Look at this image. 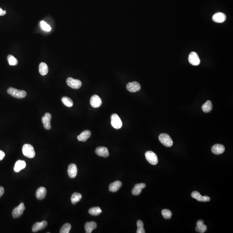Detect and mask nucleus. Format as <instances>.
Here are the masks:
<instances>
[{"instance_id":"f257e3e1","label":"nucleus","mask_w":233,"mask_h":233,"mask_svg":"<svg viewBox=\"0 0 233 233\" xmlns=\"http://www.w3.org/2000/svg\"><path fill=\"white\" fill-rule=\"evenodd\" d=\"M23 154L27 157L32 159L35 156L36 153L33 147L29 144L24 145L22 148Z\"/></svg>"},{"instance_id":"f03ea898","label":"nucleus","mask_w":233,"mask_h":233,"mask_svg":"<svg viewBox=\"0 0 233 233\" xmlns=\"http://www.w3.org/2000/svg\"><path fill=\"white\" fill-rule=\"evenodd\" d=\"M8 93L11 95L12 96L17 99H23L25 97L27 93L24 90H19L14 88L11 87L8 89L7 90Z\"/></svg>"},{"instance_id":"7ed1b4c3","label":"nucleus","mask_w":233,"mask_h":233,"mask_svg":"<svg viewBox=\"0 0 233 233\" xmlns=\"http://www.w3.org/2000/svg\"><path fill=\"white\" fill-rule=\"evenodd\" d=\"M159 140L164 146L168 147L172 146L173 142L168 135L166 134H162L159 136Z\"/></svg>"},{"instance_id":"20e7f679","label":"nucleus","mask_w":233,"mask_h":233,"mask_svg":"<svg viewBox=\"0 0 233 233\" xmlns=\"http://www.w3.org/2000/svg\"><path fill=\"white\" fill-rule=\"evenodd\" d=\"M111 124L116 129H119L122 127L121 120L117 114H113L111 116Z\"/></svg>"},{"instance_id":"39448f33","label":"nucleus","mask_w":233,"mask_h":233,"mask_svg":"<svg viewBox=\"0 0 233 233\" xmlns=\"http://www.w3.org/2000/svg\"><path fill=\"white\" fill-rule=\"evenodd\" d=\"M145 156L148 162L152 165H156L158 162L157 156L154 152L147 151L145 153Z\"/></svg>"},{"instance_id":"423d86ee","label":"nucleus","mask_w":233,"mask_h":233,"mask_svg":"<svg viewBox=\"0 0 233 233\" xmlns=\"http://www.w3.org/2000/svg\"><path fill=\"white\" fill-rule=\"evenodd\" d=\"M67 83L69 87L74 89L80 88L82 86V82L80 80L69 77L67 80Z\"/></svg>"},{"instance_id":"0eeeda50","label":"nucleus","mask_w":233,"mask_h":233,"mask_svg":"<svg viewBox=\"0 0 233 233\" xmlns=\"http://www.w3.org/2000/svg\"><path fill=\"white\" fill-rule=\"evenodd\" d=\"M25 209V207L24 203H21L17 207L15 208L13 211L12 216L15 219L19 218L21 216Z\"/></svg>"},{"instance_id":"6e6552de","label":"nucleus","mask_w":233,"mask_h":233,"mask_svg":"<svg viewBox=\"0 0 233 233\" xmlns=\"http://www.w3.org/2000/svg\"><path fill=\"white\" fill-rule=\"evenodd\" d=\"M127 89L131 93H136L140 90L141 86L138 82H131L127 84Z\"/></svg>"},{"instance_id":"1a4fd4ad","label":"nucleus","mask_w":233,"mask_h":233,"mask_svg":"<svg viewBox=\"0 0 233 233\" xmlns=\"http://www.w3.org/2000/svg\"><path fill=\"white\" fill-rule=\"evenodd\" d=\"M189 61L194 66H198L200 63V60L198 55L195 52H192L189 56Z\"/></svg>"},{"instance_id":"9d476101","label":"nucleus","mask_w":233,"mask_h":233,"mask_svg":"<svg viewBox=\"0 0 233 233\" xmlns=\"http://www.w3.org/2000/svg\"><path fill=\"white\" fill-rule=\"evenodd\" d=\"M52 119V115L49 113L45 114L44 116L42 118V122L44 125V127L46 129H51V120Z\"/></svg>"},{"instance_id":"9b49d317","label":"nucleus","mask_w":233,"mask_h":233,"mask_svg":"<svg viewBox=\"0 0 233 233\" xmlns=\"http://www.w3.org/2000/svg\"><path fill=\"white\" fill-rule=\"evenodd\" d=\"M192 197L193 198L196 199L198 201L209 202L210 200L209 197L208 196H202L200 193L197 191H194L191 194Z\"/></svg>"},{"instance_id":"f8f14e48","label":"nucleus","mask_w":233,"mask_h":233,"mask_svg":"<svg viewBox=\"0 0 233 233\" xmlns=\"http://www.w3.org/2000/svg\"><path fill=\"white\" fill-rule=\"evenodd\" d=\"M48 225V222L46 221H42L40 222L36 223L33 226L32 231L33 232H37L45 228Z\"/></svg>"},{"instance_id":"ddd939ff","label":"nucleus","mask_w":233,"mask_h":233,"mask_svg":"<svg viewBox=\"0 0 233 233\" xmlns=\"http://www.w3.org/2000/svg\"><path fill=\"white\" fill-rule=\"evenodd\" d=\"M90 102L93 107L97 108L101 106L102 104V101L101 98L97 95H94L91 98Z\"/></svg>"},{"instance_id":"4468645a","label":"nucleus","mask_w":233,"mask_h":233,"mask_svg":"<svg viewBox=\"0 0 233 233\" xmlns=\"http://www.w3.org/2000/svg\"><path fill=\"white\" fill-rule=\"evenodd\" d=\"M96 153L98 156L107 158L109 156V150L107 148L105 147H99L96 149Z\"/></svg>"},{"instance_id":"2eb2a0df","label":"nucleus","mask_w":233,"mask_h":233,"mask_svg":"<svg viewBox=\"0 0 233 233\" xmlns=\"http://www.w3.org/2000/svg\"><path fill=\"white\" fill-rule=\"evenodd\" d=\"M212 19L215 22L222 23L225 21L226 16L223 13L219 12L214 15Z\"/></svg>"},{"instance_id":"dca6fc26","label":"nucleus","mask_w":233,"mask_h":233,"mask_svg":"<svg viewBox=\"0 0 233 233\" xmlns=\"http://www.w3.org/2000/svg\"><path fill=\"white\" fill-rule=\"evenodd\" d=\"M68 174L71 178H74L77 174V165L74 164H71L69 165L68 168Z\"/></svg>"},{"instance_id":"f3484780","label":"nucleus","mask_w":233,"mask_h":233,"mask_svg":"<svg viewBox=\"0 0 233 233\" xmlns=\"http://www.w3.org/2000/svg\"><path fill=\"white\" fill-rule=\"evenodd\" d=\"M146 187V184L144 183L137 184L132 191L133 195L134 196L139 195L142 192V189L145 188Z\"/></svg>"},{"instance_id":"a211bd4d","label":"nucleus","mask_w":233,"mask_h":233,"mask_svg":"<svg viewBox=\"0 0 233 233\" xmlns=\"http://www.w3.org/2000/svg\"><path fill=\"white\" fill-rule=\"evenodd\" d=\"M225 151V147L223 145L216 144L214 145L212 148V151L213 153L216 155H220L223 153Z\"/></svg>"},{"instance_id":"6ab92c4d","label":"nucleus","mask_w":233,"mask_h":233,"mask_svg":"<svg viewBox=\"0 0 233 233\" xmlns=\"http://www.w3.org/2000/svg\"><path fill=\"white\" fill-rule=\"evenodd\" d=\"M47 194V190L44 187H40L37 190L36 192V197L38 200H43L46 197Z\"/></svg>"},{"instance_id":"aec40b11","label":"nucleus","mask_w":233,"mask_h":233,"mask_svg":"<svg viewBox=\"0 0 233 233\" xmlns=\"http://www.w3.org/2000/svg\"><path fill=\"white\" fill-rule=\"evenodd\" d=\"M122 185V183L120 181H116L112 183L109 187V190L112 192H116L118 191Z\"/></svg>"},{"instance_id":"412c9836","label":"nucleus","mask_w":233,"mask_h":233,"mask_svg":"<svg viewBox=\"0 0 233 233\" xmlns=\"http://www.w3.org/2000/svg\"><path fill=\"white\" fill-rule=\"evenodd\" d=\"M197 226L196 228V231L198 232L204 233L207 229V226L204 224V221L203 220H200L197 222Z\"/></svg>"},{"instance_id":"4be33fe9","label":"nucleus","mask_w":233,"mask_h":233,"mask_svg":"<svg viewBox=\"0 0 233 233\" xmlns=\"http://www.w3.org/2000/svg\"><path fill=\"white\" fill-rule=\"evenodd\" d=\"M26 166V163L25 161L18 160L16 162L14 167V171L15 172H19L21 170L25 168Z\"/></svg>"},{"instance_id":"5701e85b","label":"nucleus","mask_w":233,"mask_h":233,"mask_svg":"<svg viewBox=\"0 0 233 233\" xmlns=\"http://www.w3.org/2000/svg\"><path fill=\"white\" fill-rule=\"evenodd\" d=\"M91 134L90 131H88V130L84 131L83 132L81 133L78 136V140L79 141H87V139L90 137Z\"/></svg>"},{"instance_id":"b1692460","label":"nucleus","mask_w":233,"mask_h":233,"mask_svg":"<svg viewBox=\"0 0 233 233\" xmlns=\"http://www.w3.org/2000/svg\"><path fill=\"white\" fill-rule=\"evenodd\" d=\"M97 224L94 222H88L85 225V229L87 233H91L96 228Z\"/></svg>"},{"instance_id":"393cba45","label":"nucleus","mask_w":233,"mask_h":233,"mask_svg":"<svg viewBox=\"0 0 233 233\" xmlns=\"http://www.w3.org/2000/svg\"><path fill=\"white\" fill-rule=\"evenodd\" d=\"M39 72L42 76H45L49 72V68L46 64L42 62L39 65Z\"/></svg>"},{"instance_id":"a878e982","label":"nucleus","mask_w":233,"mask_h":233,"mask_svg":"<svg viewBox=\"0 0 233 233\" xmlns=\"http://www.w3.org/2000/svg\"><path fill=\"white\" fill-rule=\"evenodd\" d=\"M213 109V104L210 101L208 100L203 106L202 110L205 113H209Z\"/></svg>"},{"instance_id":"bb28decb","label":"nucleus","mask_w":233,"mask_h":233,"mask_svg":"<svg viewBox=\"0 0 233 233\" xmlns=\"http://www.w3.org/2000/svg\"><path fill=\"white\" fill-rule=\"evenodd\" d=\"M82 195L79 193H75L73 194L71 197V200L74 205H75L78 202H80L82 199Z\"/></svg>"},{"instance_id":"cd10ccee","label":"nucleus","mask_w":233,"mask_h":233,"mask_svg":"<svg viewBox=\"0 0 233 233\" xmlns=\"http://www.w3.org/2000/svg\"><path fill=\"white\" fill-rule=\"evenodd\" d=\"M89 213L93 216H97L102 213V210L99 207L91 208L89 210Z\"/></svg>"},{"instance_id":"c85d7f7f","label":"nucleus","mask_w":233,"mask_h":233,"mask_svg":"<svg viewBox=\"0 0 233 233\" xmlns=\"http://www.w3.org/2000/svg\"><path fill=\"white\" fill-rule=\"evenodd\" d=\"M63 103L68 107H71L73 105V101L68 97H63L61 99Z\"/></svg>"},{"instance_id":"c756f323","label":"nucleus","mask_w":233,"mask_h":233,"mask_svg":"<svg viewBox=\"0 0 233 233\" xmlns=\"http://www.w3.org/2000/svg\"><path fill=\"white\" fill-rule=\"evenodd\" d=\"M8 62L9 64L11 66H16L17 65L18 61L17 58H16L12 55H9L8 56Z\"/></svg>"},{"instance_id":"7c9ffc66","label":"nucleus","mask_w":233,"mask_h":233,"mask_svg":"<svg viewBox=\"0 0 233 233\" xmlns=\"http://www.w3.org/2000/svg\"><path fill=\"white\" fill-rule=\"evenodd\" d=\"M71 228V226L69 223L65 224L60 230V233H69Z\"/></svg>"},{"instance_id":"2f4dec72","label":"nucleus","mask_w":233,"mask_h":233,"mask_svg":"<svg viewBox=\"0 0 233 233\" xmlns=\"http://www.w3.org/2000/svg\"><path fill=\"white\" fill-rule=\"evenodd\" d=\"M137 233H146L144 229V224L143 222L141 220H138L137 222Z\"/></svg>"},{"instance_id":"473e14b6","label":"nucleus","mask_w":233,"mask_h":233,"mask_svg":"<svg viewBox=\"0 0 233 233\" xmlns=\"http://www.w3.org/2000/svg\"><path fill=\"white\" fill-rule=\"evenodd\" d=\"M162 215L163 216L165 219H170L172 217V212L169 210L167 209H165L162 210Z\"/></svg>"},{"instance_id":"72a5a7b5","label":"nucleus","mask_w":233,"mask_h":233,"mask_svg":"<svg viewBox=\"0 0 233 233\" xmlns=\"http://www.w3.org/2000/svg\"><path fill=\"white\" fill-rule=\"evenodd\" d=\"M40 24L41 27L42 28V29H43L44 30L46 31L49 32L51 30H52L50 26L49 25L47 24L46 22H45L44 21H42L40 22Z\"/></svg>"},{"instance_id":"f704fd0d","label":"nucleus","mask_w":233,"mask_h":233,"mask_svg":"<svg viewBox=\"0 0 233 233\" xmlns=\"http://www.w3.org/2000/svg\"><path fill=\"white\" fill-rule=\"evenodd\" d=\"M5 153L2 151L0 150V161L2 160L4 158H5Z\"/></svg>"},{"instance_id":"c9c22d12","label":"nucleus","mask_w":233,"mask_h":233,"mask_svg":"<svg viewBox=\"0 0 233 233\" xmlns=\"http://www.w3.org/2000/svg\"><path fill=\"white\" fill-rule=\"evenodd\" d=\"M5 192V189L2 187H0V198L3 196Z\"/></svg>"},{"instance_id":"e433bc0d","label":"nucleus","mask_w":233,"mask_h":233,"mask_svg":"<svg viewBox=\"0 0 233 233\" xmlns=\"http://www.w3.org/2000/svg\"><path fill=\"white\" fill-rule=\"evenodd\" d=\"M6 14V11H3L0 8V16L5 15Z\"/></svg>"}]
</instances>
